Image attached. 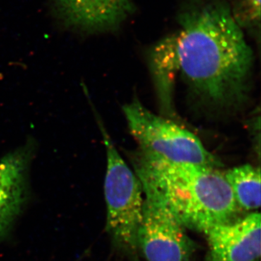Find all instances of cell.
<instances>
[{
	"instance_id": "obj_1",
	"label": "cell",
	"mask_w": 261,
	"mask_h": 261,
	"mask_svg": "<svg viewBox=\"0 0 261 261\" xmlns=\"http://www.w3.org/2000/svg\"><path fill=\"white\" fill-rule=\"evenodd\" d=\"M178 28L149 51V63L163 107L172 106L179 73L190 93L205 107L234 111L250 93L253 53L224 0H190Z\"/></svg>"
},
{
	"instance_id": "obj_2",
	"label": "cell",
	"mask_w": 261,
	"mask_h": 261,
	"mask_svg": "<svg viewBox=\"0 0 261 261\" xmlns=\"http://www.w3.org/2000/svg\"><path fill=\"white\" fill-rule=\"evenodd\" d=\"M132 162L142 189L159 196L185 227L204 232L238 213L231 188L218 168L172 162L140 149Z\"/></svg>"
},
{
	"instance_id": "obj_3",
	"label": "cell",
	"mask_w": 261,
	"mask_h": 261,
	"mask_svg": "<svg viewBox=\"0 0 261 261\" xmlns=\"http://www.w3.org/2000/svg\"><path fill=\"white\" fill-rule=\"evenodd\" d=\"M94 112L107 156L104 185L107 207L106 228L117 245L135 251L137 249V233L143 208L142 185L134 170L117 150L95 109Z\"/></svg>"
},
{
	"instance_id": "obj_4",
	"label": "cell",
	"mask_w": 261,
	"mask_h": 261,
	"mask_svg": "<svg viewBox=\"0 0 261 261\" xmlns=\"http://www.w3.org/2000/svg\"><path fill=\"white\" fill-rule=\"evenodd\" d=\"M123 112L128 129L142 150L172 162L221 167L217 158L205 148L197 136L151 112L139 99L125 105Z\"/></svg>"
},
{
	"instance_id": "obj_5",
	"label": "cell",
	"mask_w": 261,
	"mask_h": 261,
	"mask_svg": "<svg viewBox=\"0 0 261 261\" xmlns=\"http://www.w3.org/2000/svg\"><path fill=\"white\" fill-rule=\"evenodd\" d=\"M142 191L137 248L140 247L147 261H188L192 244L185 226L159 196L145 189Z\"/></svg>"
},
{
	"instance_id": "obj_6",
	"label": "cell",
	"mask_w": 261,
	"mask_h": 261,
	"mask_svg": "<svg viewBox=\"0 0 261 261\" xmlns=\"http://www.w3.org/2000/svg\"><path fill=\"white\" fill-rule=\"evenodd\" d=\"M57 18L82 34L112 32L134 12L132 0H51Z\"/></svg>"
},
{
	"instance_id": "obj_7",
	"label": "cell",
	"mask_w": 261,
	"mask_h": 261,
	"mask_svg": "<svg viewBox=\"0 0 261 261\" xmlns=\"http://www.w3.org/2000/svg\"><path fill=\"white\" fill-rule=\"evenodd\" d=\"M36 149L35 141L28 140L0 159V240L27 201L29 171Z\"/></svg>"
},
{
	"instance_id": "obj_8",
	"label": "cell",
	"mask_w": 261,
	"mask_h": 261,
	"mask_svg": "<svg viewBox=\"0 0 261 261\" xmlns=\"http://www.w3.org/2000/svg\"><path fill=\"white\" fill-rule=\"evenodd\" d=\"M210 261H257L260 257V214L215 225L203 232Z\"/></svg>"
},
{
	"instance_id": "obj_9",
	"label": "cell",
	"mask_w": 261,
	"mask_h": 261,
	"mask_svg": "<svg viewBox=\"0 0 261 261\" xmlns=\"http://www.w3.org/2000/svg\"><path fill=\"white\" fill-rule=\"evenodd\" d=\"M238 207L253 211L260 207V170L243 165L224 173Z\"/></svg>"
},
{
	"instance_id": "obj_10",
	"label": "cell",
	"mask_w": 261,
	"mask_h": 261,
	"mask_svg": "<svg viewBox=\"0 0 261 261\" xmlns=\"http://www.w3.org/2000/svg\"><path fill=\"white\" fill-rule=\"evenodd\" d=\"M230 8L243 29L260 33V0H232Z\"/></svg>"
}]
</instances>
